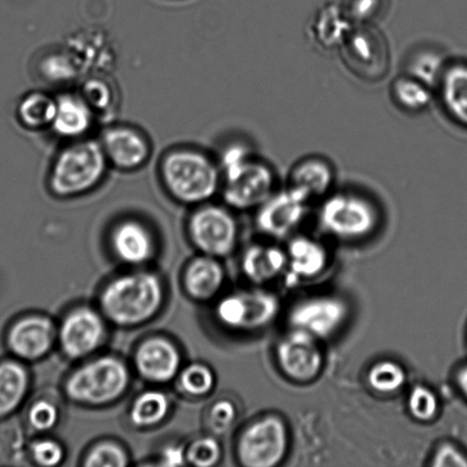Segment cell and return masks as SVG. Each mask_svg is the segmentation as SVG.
<instances>
[{
    "label": "cell",
    "instance_id": "cell-29",
    "mask_svg": "<svg viewBox=\"0 0 467 467\" xmlns=\"http://www.w3.org/2000/svg\"><path fill=\"white\" fill-rule=\"evenodd\" d=\"M368 383L373 391L379 395H393L407 382L404 366L393 360H381L374 364L368 372Z\"/></svg>",
    "mask_w": 467,
    "mask_h": 467
},
{
    "label": "cell",
    "instance_id": "cell-1",
    "mask_svg": "<svg viewBox=\"0 0 467 467\" xmlns=\"http://www.w3.org/2000/svg\"><path fill=\"white\" fill-rule=\"evenodd\" d=\"M223 195L230 207H260L274 193L272 168L254 158L244 145L234 144L223 154Z\"/></svg>",
    "mask_w": 467,
    "mask_h": 467
},
{
    "label": "cell",
    "instance_id": "cell-42",
    "mask_svg": "<svg viewBox=\"0 0 467 467\" xmlns=\"http://www.w3.org/2000/svg\"><path fill=\"white\" fill-rule=\"evenodd\" d=\"M32 455L36 463L43 466H55L61 463L64 456L63 448L52 441L36 443Z\"/></svg>",
    "mask_w": 467,
    "mask_h": 467
},
{
    "label": "cell",
    "instance_id": "cell-40",
    "mask_svg": "<svg viewBox=\"0 0 467 467\" xmlns=\"http://www.w3.org/2000/svg\"><path fill=\"white\" fill-rule=\"evenodd\" d=\"M57 407L47 401H39L32 406L29 413V420L36 430L46 431V430L52 429L57 422Z\"/></svg>",
    "mask_w": 467,
    "mask_h": 467
},
{
    "label": "cell",
    "instance_id": "cell-30",
    "mask_svg": "<svg viewBox=\"0 0 467 467\" xmlns=\"http://www.w3.org/2000/svg\"><path fill=\"white\" fill-rule=\"evenodd\" d=\"M169 404L161 392L150 391L135 401L131 410V420L139 427H150L166 418Z\"/></svg>",
    "mask_w": 467,
    "mask_h": 467
},
{
    "label": "cell",
    "instance_id": "cell-32",
    "mask_svg": "<svg viewBox=\"0 0 467 467\" xmlns=\"http://www.w3.org/2000/svg\"><path fill=\"white\" fill-rule=\"evenodd\" d=\"M407 407L411 418L419 422L428 423L437 418L441 410V401L431 389L416 386L410 393Z\"/></svg>",
    "mask_w": 467,
    "mask_h": 467
},
{
    "label": "cell",
    "instance_id": "cell-24",
    "mask_svg": "<svg viewBox=\"0 0 467 467\" xmlns=\"http://www.w3.org/2000/svg\"><path fill=\"white\" fill-rule=\"evenodd\" d=\"M29 389V377L16 360L0 361V420L8 418L21 406Z\"/></svg>",
    "mask_w": 467,
    "mask_h": 467
},
{
    "label": "cell",
    "instance_id": "cell-13",
    "mask_svg": "<svg viewBox=\"0 0 467 467\" xmlns=\"http://www.w3.org/2000/svg\"><path fill=\"white\" fill-rule=\"evenodd\" d=\"M190 230L195 244L210 255H227L236 244L235 219L216 205L198 210L191 218Z\"/></svg>",
    "mask_w": 467,
    "mask_h": 467
},
{
    "label": "cell",
    "instance_id": "cell-20",
    "mask_svg": "<svg viewBox=\"0 0 467 467\" xmlns=\"http://www.w3.org/2000/svg\"><path fill=\"white\" fill-rule=\"evenodd\" d=\"M287 265L292 277L310 279L322 274L328 264L327 250L319 242L297 236L288 243Z\"/></svg>",
    "mask_w": 467,
    "mask_h": 467
},
{
    "label": "cell",
    "instance_id": "cell-41",
    "mask_svg": "<svg viewBox=\"0 0 467 467\" xmlns=\"http://www.w3.org/2000/svg\"><path fill=\"white\" fill-rule=\"evenodd\" d=\"M236 418L235 406L231 401L222 400L216 402L210 413V424L214 431L225 432Z\"/></svg>",
    "mask_w": 467,
    "mask_h": 467
},
{
    "label": "cell",
    "instance_id": "cell-19",
    "mask_svg": "<svg viewBox=\"0 0 467 467\" xmlns=\"http://www.w3.org/2000/svg\"><path fill=\"white\" fill-rule=\"evenodd\" d=\"M93 109L80 95H62L57 99L52 130L63 139H81L93 126Z\"/></svg>",
    "mask_w": 467,
    "mask_h": 467
},
{
    "label": "cell",
    "instance_id": "cell-14",
    "mask_svg": "<svg viewBox=\"0 0 467 467\" xmlns=\"http://www.w3.org/2000/svg\"><path fill=\"white\" fill-rule=\"evenodd\" d=\"M99 143L108 161L121 171H136L143 167L150 158L149 140L135 128H109L104 131Z\"/></svg>",
    "mask_w": 467,
    "mask_h": 467
},
{
    "label": "cell",
    "instance_id": "cell-27",
    "mask_svg": "<svg viewBox=\"0 0 467 467\" xmlns=\"http://www.w3.org/2000/svg\"><path fill=\"white\" fill-rule=\"evenodd\" d=\"M185 281L192 296L207 300L221 290L223 282L222 265L210 258L195 260L187 270Z\"/></svg>",
    "mask_w": 467,
    "mask_h": 467
},
{
    "label": "cell",
    "instance_id": "cell-18",
    "mask_svg": "<svg viewBox=\"0 0 467 467\" xmlns=\"http://www.w3.org/2000/svg\"><path fill=\"white\" fill-rule=\"evenodd\" d=\"M437 88L448 116L467 130V63L447 64Z\"/></svg>",
    "mask_w": 467,
    "mask_h": 467
},
{
    "label": "cell",
    "instance_id": "cell-35",
    "mask_svg": "<svg viewBox=\"0 0 467 467\" xmlns=\"http://www.w3.org/2000/svg\"><path fill=\"white\" fill-rule=\"evenodd\" d=\"M221 455L219 443L214 439L203 438L190 447L186 459L195 466L209 467L217 464Z\"/></svg>",
    "mask_w": 467,
    "mask_h": 467
},
{
    "label": "cell",
    "instance_id": "cell-44",
    "mask_svg": "<svg viewBox=\"0 0 467 467\" xmlns=\"http://www.w3.org/2000/svg\"><path fill=\"white\" fill-rule=\"evenodd\" d=\"M455 384L460 395L467 402V361L456 370Z\"/></svg>",
    "mask_w": 467,
    "mask_h": 467
},
{
    "label": "cell",
    "instance_id": "cell-9",
    "mask_svg": "<svg viewBox=\"0 0 467 467\" xmlns=\"http://www.w3.org/2000/svg\"><path fill=\"white\" fill-rule=\"evenodd\" d=\"M281 302L267 291H244L227 296L217 306L219 322L241 332H255L277 318Z\"/></svg>",
    "mask_w": 467,
    "mask_h": 467
},
{
    "label": "cell",
    "instance_id": "cell-15",
    "mask_svg": "<svg viewBox=\"0 0 467 467\" xmlns=\"http://www.w3.org/2000/svg\"><path fill=\"white\" fill-rule=\"evenodd\" d=\"M54 329L48 319L29 317L9 327L6 345L17 358L36 360L47 354L53 345Z\"/></svg>",
    "mask_w": 467,
    "mask_h": 467
},
{
    "label": "cell",
    "instance_id": "cell-37",
    "mask_svg": "<svg viewBox=\"0 0 467 467\" xmlns=\"http://www.w3.org/2000/svg\"><path fill=\"white\" fill-rule=\"evenodd\" d=\"M80 96L94 112L107 109L112 100L111 88L99 80L87 82Z\"/></svg>",
    "mask_w": 467,
    "mask_h": 467
},
{
    "label": "cell",
    "instance_id": "cell-23",
    "mask_svg": "<svg viewBox=\"0 0 467 467\" xmlns=\"http://www.w3.org/2000/svg\"><path fill=\"white\" fill-rule=\"evenodd\" d=\"M352 26L340 5L327 4L311 22V36L320 48L332 50L340 47Z\"/></svg>",
    "mask_w": 467,
    "mask_h": 467
},
{
    "label": "cell",
    "instance_id": "cell-3",
    "mask_svg": "<svg viewBox=\"0 0 467 467\" xmlns=\"http://www.w3.org/2000/svg\"><path fill=\"white\" fill-rule=\"evenodd\" d=\"M108 163L99 141L78 140L55 159L49 177L50 189L62 198L85 194L103 181Z\"/></svg>",
    "mask_w": 467,
    "mask_h": 467
},
{
    "label": "cell",
    "instance_id": "cell-21",
    "mask_svg": "<svg viewBox=\"0 0 467 467\" xmlns=\"http://www.w3.org/2000/svg\"><path fill=\"white\" fill-rule=\"evenodd\" d=\"M334 182L331 163L323 158L308 157L293 166L290 173V187L300 191L313 200L328 193Z\"/></svg>",
    "mask_w": 467,
    "mask_h": 467
},
{
    "label": "cell",
    "instance_id": "cell-7",
    "mask_svg": "<svg viewBox=\"0 0 467 467\" xmlns=\"http://www.w3.org/2000/svg\"><path fill=\"white\" fill-rule=\"evenodd\" d=\"M130 374L120 360L105 357L78 370L67 384V396L87 405H104L126 391Z\"/></svg>",
    "mask_w": 467,
    "mask_h": 467
},
{
    "label": "cell",
    "instance_id": "cell-10",
    "mask_svg": "<svg viewBox=\"0 0 467 467\" xmlns=\"http://www.w3.org/2000/svg\"><path fill=\"white\" fill-rule=\"evenodd\" d=\"M319 340L292 328L278 341L275 355L281 372L291 381L309 383L322 373L324 355Z\"/></svg>",
    "mask_w": 467,
    "mask_h": 467
},
{
    "label": "cell",
    "instance_id": "cell-12",
    "mask_svg": "<svg viewBox=\"0 0 467 467\" xmlns=\"http://www.w3.org/2000/svg\"><path fill=\"white\" fill-rule=\"evenodd\" d=\"M309 202L304 193L288 186L270 195L260 205L255 217L256 227L270 237H286L304 221Z\"/></svg>",
    "mask_w": 467,
    "mask_h": 467
},
{
    "label": "cell",
    "instance_id": "cell-28",
    "mask_svg": "<svg viewBox=\"0 0 467 467\" xmlns=\"http://www.w3.org/2000/svg\"><path fill=\"white\" fill-rule=\"evenodd\" d=\"M432 89L423 81L409 73H404L392 82L393 102L406 112H422L431 103Z\"/></svg>",
    "mask_w": 467,
    "mask_h": 467
},
{
    "label": "cell",
    "instance_id": "cell-33",
    "mask_svg": "<svg viewBox=\"0 0 467 467\" xmlns=\"http://www.w3.org/2000/svg\"><path fill=\"white\" fill-rule=\"evenodd\" d=\"M445 67V64L437 53L422 52L410 59L406 73L418 78L424 84L434 88V87H437Z\"/></svg>",
    "mask_w": 467,
    "mask_h": 467
},
{
    "label": "cell",
    "instance_id": "cell-17",
    "mask_svg": "<svg viewBox=\"0 0 467 467\" xmlns=\"http://www.w3.org/2000/svg\"><path fill=\"white\" fill-rule=\"evenodd\" d=\"M181 358L176 348L162 338H152L140 348L136 365L145 379L153 382H167L175 377Z\"/></svg>",
    "mask_w": 467,
    "mask_h": 467
},
{
    "label": "cell",
    "instance_id": "cell-26",
    "mask_svg": "<svg viewBox=\"0 0 467 467\" xmlns=\"http://www.w3.org/2000/svg\"><path fill=\"white\" fill-rule=\"evenodd\" d=\"M113 244L120 258L130 264L143 263L152 251L148 231L136 222L121 223L114 233Z\"/></svg>",
    "mask_w": 467,
    "mask_h": 467
},
{
    "label": "cell",
    "instance_id": "cell-8",
    "mask_svg": "<svg viewBox=\"0 0 467 467\" xmlns=\"http://www.w3.org/2000/svg\"><path fill=\"white\" fill-rule=\"evenodd\" d=\"M290 436L282 418L264 416L251 423L241 434L237 456L246 467H275L285 460Z\"/></svg>",
    "mask_w": 467,
    "mask_h": 467
},
{
    "label": "cell",
    "instance_id": "cell-16",
    "mask_svg": "<svg viewBox=\"0 0 467 467\" xmlns=\"http://www.w3.org/2000/svg\"><path fill=\"white\" fill-rule=\"evenodd\" d=\"M103 333V323L99 315L89 309L77 310L63 324V350L71 358L89 355L99 346Z\"/></svg>",
    "mask_w": 467,
    "mask_h": 467
},
{
    "label": "cell",
    "instance_id": "cell-22",
    "mask_svg": "<svg viewBox=\"0 0 467 467\" xmlns=\"http://www.w3.org/2000/svg\"><path fill=\"white\" fill-rule=\"evenodd\" d=\"M286 265V251L274 245H252L242 259L243 272L255 284L273 281L285 270Z\"/></svg>",
    "mask_w": 467,
    "mask_h": 467
},
{
    "label": "cell",
    "instance_id": "cell-4",
    "mask_svg": "<svg viewBox=\"0 0 467 467\" xmlns=\"http://www.w3.org/2000/svg\"><path fill=\"white\" fill-rule=\"evenodd\" d=\"M162 299V286L157 277L136 274L113 282L104 292L102 306L114 323L135 325L152 317Z\"/></svg>",
    "mask_w": 467,
    "mask_h": 467
},
{
    "label": "cell",
    "instance_id": "cell-34",
    "mask_svg": "<svg viewBox=\"0 0 467 467\" xmlns=\"http://www.w3.org/2000/svg\"><path fill=\"white\" fill-rule=\"evenodd\" d=\"M214 378L207 366L192 365L182 375V386L193 396H204L213 390Z\"/></svg>",
    "mask_w": 467,
    "mask_h": 467
},
{
    "label": "cell",
    "instance_id": "cell-6",
    "mask_svg": "<svg viewBox=\"0 0 467 467\" xmlns=\"http://www.w3.org/2000/svg\"><path fill=\"white\" fill-rule=\"evenodd\" d=\"M338 49L348 70L361 80H381L390 68L388 41L375 25L352 26Z\"/></svg>",
    "mask_w": 467,
    "mask_h": 467
},
{
    "label": "cell",
    "instance_id": "cell-39",
    "mask_svg": "<svg viewBox=\"0 0 467 467\" xmlns=\"http://www.w3.org/2000/svg\"><path fill=\"white\" fill-rule=\"evenodd\" d=\"M430 465L433 467H467V454L454 443L445 442L438 447Z\"/></svg>",
    "mask_w": 467,
    "mask_h": 467
},
{
    "label": "cell",
    "instance_id": "cell-25",
    "mask_svg": "<svg viewBox=\"0 0 467 467\" xmlns=\"http://www.w3.org/2000/svg\"><path fill=\"white\" fill-rule=\"evenodd\" d=\"M57 99L43 91H34L25 96L17 104L18 122L29 130L52 128L57 114Z\"/></svg>",
    "mask_w": 467,
    "mask_h": 467
},
{
    "label": "cell",
    "instance_id": "cell-43",
    "mask_svg": "<svg viewBox=\"0 0 467 467\" xmlns=\"http://www.w3.org/2000/svg\"><path fill=\"white\" fill-rule=\"evenodd\" d=\"M185 460L187 459H185L184 451L182 448L171 447L163 452L162 465L181 466L185 464Z\"/></svg>",
    "mask_w": 467,
    "mask_h": 467
},
{
    "label": "cell",
    "instance_id": "cell-38",
    "mask_svg": "<svg viewBox=\"0 0 467 467\" xmlns=\"http://www.w3.org/2000/svg\"><path fill=\"white\" fill-rule=\"evenodd\" d=\"M45 76L55 81H67L75 78L77 68L73 61L66 55H53L52 57L45 59L43 64Z\"/></svg>",
    "mask_w": 467,
    "mask_h": 467
},
{
    "label": "cell",
    "instance_id": "cell-2",
    "mask_svg": "<svg viewBox=\"0 0 467 467\" xmlns=\"http://www.w3.org/2000/svg\"><path fill=\"white\" fill-rule=\"evenodd\" d=\"M160 171L169 193L182 203L205 202L221 186L217 164L198 150H173L164 157Z\"/></svg>",
    "mask_w": 467,
    "mask_h": 467
},
{
    "label": "cell",
    "instance_id": "cell-31",
    "mask_svg": "<svg viewBox=\"0 0 467 467\" xmlns=\"http://www.w3.org/2000/svg\"><path fill=\"white\" fill-rule=\"evenodd\" d=\"M343 13L352 25H377L386 16L388 0H343Z\"/></svg>",
    "mask_w": 467,
    "mask_h": 467
},
{
    "label": "cell",
    "instance_id": "cell-11",
    "mask_svg": "<svg viewBox=\"0 0 467 467\" xmlns=\"http://www.w3.org/2000/svg\"><path fill=\"white\" fill-rule=\"evenodd\" d=\"M349 306L341 297L320 296L301 300L288 314L291 328L301 329L319 341L336 336L346 324Z\"/></svg>",
    "mask_w": 467,
    "mask_h": 467
},
{
    "label": "cell",
    "instance_id": "cell-5",
    "mask_svg": "<svg viewBox=\"0 0 467 467\" xmlns=\"http://www.w3.org/2000/svg\"><path fill=\"white\" fill-rule=\"evenodd\" d=\"M379 221L372 201L348 192L329 195L319 212L324 230L342 240H360L370 235L377 230Z\"/></svg>",
    "mask_w": 467,
    "mask_h": 467
},
{
    "label": "cell",
    "instance_id": "cell-36",
    "mask_svg": "<svg viewBox=\"0 0 467 467\" xmlns=\"http://www.w3.org/2000/svg\"><path fill=\"white\" fill-rule=\"evenodd\" d=\"M86 466L123 467L127 465V456L120 448L114 445H102L95 448L87 459Z\"/></svg>",
    "mask_w": 467,
    "mask_h": 467
}]
</instances>
